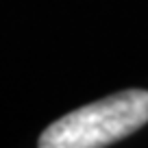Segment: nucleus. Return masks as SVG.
Listing matches in <instances>:
<instances>
[{"mask_svg":"<svg viewBox=\"0 0 148 148\" xmlns=\"http://www.w3.org/2000/svg\"><path fill=\"white\" fill-rule=\"evenodd\" d=\"M148 122V92L124 89L85 105L52 122L42 133V148H102L129 137Z\"/></svg>","mask_w":148,"mask_h":148,"instance_id":"nucleus-1","label":"nucleus"}]
</instances>
